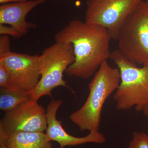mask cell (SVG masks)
<instances>
[{
	"label": "cell",
	"mask_w": 148,
	"mask_h": 148,
	"mask_svg": "<svg viewBox=\"0 0 148 148\" xmlns=\"http://www.w3.org/2000/svg\"><path fill=\"white\" fill-rule=\"evenodd\" d=\"M62 103L63 101L61 100L52 99L47 105L46 110L47 126L45 134L49 141L57 142L60 147L63 148L87 143L101 144L105 143V136L99 131L90 132L86 136L81 138L72 136L66 132L62 127L61 121L56 118L57 111Z\"/></svg>",
	"instance_id": "obj_9"
},
{
	"label": "cell",
	"mask_w": 148,
	"mask_h": 148,
	"mask_svg": "<svg viewBox=\"0 0 148 148\" xmlns=\"http://www.w3.org/2000/svg\"><path fill=\"white\" fill-rule=\"evenodd\" d=\"M38 102L31 98L5 112L0 122V130L6 134L44 132L47 126V111Z\"/></svg>",
	"instance_id": "obj_7"
},
{
	"label": "cell",
	"mask_w": 148,
	"mask_h": 148,
	"mask_svg": "<svg viewBox=\"0 0 148 148\" xmlns=\"http://www.w3.org/2000/svg\"><path fill=\"white\" fill-rule=\"evenodd\" d=\"M58 148H64L61 147H60Z\"/></svg>",
	"instance_id": "obj_20"
},
{
	"label": "cell",
	"mask_w": 148,
	"mask_h": 148,
	"mask_svg": "<svg viewBox=\"0 0 148 148\" xmlns=\"http://www.w3.org/2000/svg\"><path fill=\"white\" fill-rule=\"evenodd\" d=\"M75 60L73 47L70 43L55 42L45 48L39 56L41 77L32 98L38 100L45 95L52 97L51 91L58 86L70 88L63 75Z\"/></svg>",
	"instance_id": "obj_4"
},
{
	"label": "cell",
	"mask_w": 148,
	"mask_h": 148,
	"mask_svg": "<svg viewBox=\"0 0 148 148\" xmlns=\"http://www.w3.org/2000/svg\"><path fill=\"white\" fill-rule=\"evenodd\" d=\"M119 50L136 64L148 65V0L142 1L120 31Z\"/></svg>",
	"instance_id": "obj_5"
},
{
	"label": "cell",
	"mask_w": 148,
	"mask_h": 148,
	"mask_svg": "<svg viewBox=\"0 0 148 148\" xmlns=\"http://www.w3.org/2000/svg\"><path fill=\"white\" fill-rule=\"evenodd\" d=\"M120 82L118 68L103 62L88 84L89 93L82 107L71 114L70 118L81 131H98L101 113L107 99L116 90Z\"/></svg>",
	"instance_id": "obj_2"
},
{
	"label": "cell",
	"mask_w": 148,
	"mask_h": 148,
	"mask_svg": "<svg viewBox=\"0 0 148 148\" xmlns=\"http://www.w3.org/2000/svg\"><path fill=\"white\" fill-rule=\"evenodd\" d=\"M0 148H8L5 143L2 137L0 136Z\"/></svg>",
	"instance_id": "obj_18"
},
{
	"label": "cell",
	"mask_w": 148,
	"mask_h": 148,
	"mask_svg": "<svg viewBox=\"0 0 148 148\" xmlns=\"http://www.w3.org/2000/svg\"><path fill=\"white\" fill-rule=\"evenodd\" d=\"M10 42L8 36H0V57L10 52Z\"/></svg>",
	"instance_id": "obj_15"
},
{
	"label": "cell",
	"mask_w": 148,
	"mask_h": 148,
	"mask_svg": "<svg viewBox=\"0 0 148 148\" xmlns=\"http://www.w3.org/2000/svg\"><path fill=\"white\" fill-rule=\"evenodd\" d=\"M145 116L148 119V104L145 106L143 111Z\"/></svg>",
	"instance_id": "obj_19"
},
{
	"label": "cell",
	"mask_w": 148,
	"mask_h": 148,
	"mask_svg": "<svg viewBox=\"0 0 148 148\" xmlns=\"http://www.w3.org/2000/svg\"><path fill=\"white\" fill-rule=\"evenodd\" d=\"M128 148H148V135L144 132H133Z\"/></svg>",
	"instance_id": "obj_13"
},
{
	"label": "cell",
	"mask_w": 148,
	"mask_h": 148,
	"mask_svg": "<svg viewBox=\"0 0 148 148\" xmlns=\"http://www.w3.org/2000/svg\"><path fill=\"white\" fill-rule=\"evenodd\" d=\"M0 34L10 36L15 38H18L22 36L20 32L12 26H7L6 24H0Z\"/></svg>",
	"instance_id": "obj_14"
},
{
	"label": "cell",
	"mask_w": 148,
	"mask_h": 148,
	"mask_svg": "<svg viewBox=\"0 0 148 148\" xmlns=\"http://www.w3.org/2000/svg\"><path fill=\"white\" fill-rule=\"evenodd\" d=\"M143 0H87L85 22L108 31L117 40L120 31L132 12Z\"/></svg>",
	"instance_id": "obj_6"
},
{
	"label": "cell",
	"mask_w": 148,
	"mask_h": 148,
	"mask_svg": "<svg viewBox=\"0 0 148 148\" xmlns=\"http://www.w3.org/2000/svg\"><path fill=\"white\" fill-rule=\"evenodd\" d=\"M29 0H0V3L2 4L10 2H19L26 1Z\"/></svg>",
	"instance_id": "obj_17"
},
{
	"label": "cell",
	"mask_w": 148,
	"mask_h": 148,
	"mask_svg": "<svg viewBox=\"0 0 148 148\" xmlns=\"http://www.w3.org/2000/svg\"><path fill=\"white\" fill-rule=\"evenodd\" d=\"M0 136L8 148H53L44 132H18L6 134L0 130Z\"/></svg>",
	"instance_id": "obj_11"
},
{
	"label": "cell",
	"mask_w": 148,
	"mask_h": 148,
	"mask_svg": "<svg viewBox=\"0 0 148 148\" xmlns=\"http://www.w3.org/2000/svg\"><path fill=\"white\" fill-rule=\"evenodd\" d=\"M32 93L23 88L10 85L0 88V110L9 112L32 98Z\"/></svg>",
	"instance_id": "obj_12"
},
{
	"label": "cell",
	"mask_w": 148,
	"mask_h": 148,
	"mask_svg": "<svg viewBox=\"0 0 148 148\" xmlns=\"http://www.w3.org/2000/svg\"><path fill=\"white\" fill-rule=\"evenodd\" d=\"M39 56L10 51L0 57V64L9 74L11 85L21 88L32 94L41 77Z\"/></svg>",
	"instance_id": "obj_8"
},
{
	"label": "cell",
	"mask_w": 148,
	"mask_h": 148,
	"mask_svg": "<svg viewBox=\"0 0 148 148\" xmlns=\"http://www.w3.org/2000/svg\"><path fill=\"white\" fill-rule=\"evenodd\" d=\"M10 83V76L8 71L2 64H0V87L8 86Z\"/></svg>",
	"instance_id": "obj_16"
},
{
	"label": "cell",
	"mask_w": 148,
	"mask_h": 148,
	"mask_svg": "<svg viewBox=\"0 0 148 148\" xmlns=\"http://www.w3.org/2000/svg\"><path fill=\"white\" fill-rule=\"evenodd\" d=\"M54 39L56 42L73 45L75 61L65 71L69 77L89 79L103 62L110 59L112 37L99 25L73 19L56 34Z\"/></svg>",
	"instance_id": "obj_1"
},
{
	"label": "cell",
	"mask_w": 148,
	"mask_h": 148,
	"mask_svg": "<svg viewBox=\"0 0 148 148\" xmlns=\"http://www.w3.org/2000/svg\"><path fill=\"white\" fill-rule=\"evenodd\" d=\"M110 59L120 73V82L114 96L117 110H127L134 107L138 112L143 111L148 104V65L139 68L119 49L112 52Z\"/></svg>",
	"instance_id": "obj_3"
},
{
	"label": "cell",
	"mask_w": 148,
	"mask_h": 148,
	"mask_svg": "<svg viewBox=\"0 0 148 148\" xmlns=\"http://www.w3.org/2000/svg\"><path fill=\"white\" fill-rule=\"evenodd\" d=\"M47 0H29L26 1L5 4L0 6V24L12 26L22 36L36 25L26 20L27 14L37 6Z\"/></svg>",
	"instance_id": "obj_10"
}]
</instances>
